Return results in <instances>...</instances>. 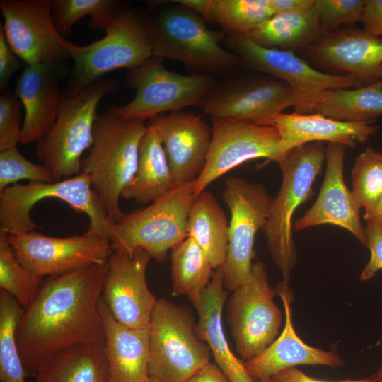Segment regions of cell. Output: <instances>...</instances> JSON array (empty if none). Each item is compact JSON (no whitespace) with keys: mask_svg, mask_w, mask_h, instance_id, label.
I'll list each match as a JSON object with an SVG mask.
<instances>
[{"mask_svg":"<svg viewBox=\"0 0 382 382\" xmlns=\"http://www.w3.org/2000/svg\"><path fill=\"white\" fill-rule=\"evenodd\" d=\"M204 20L216 23L226 35H245L274 15L270 0H177Z\"/></svg>","mask_w":382,"mask_h":382,"instance_id":"31","label":"cell"},{"mask_svg":"<svg viewBox=\"0 0 382 382\" xmlns=\"http://www.w3.org/2000/svg\"><path fill=\"white\" fill-rule=\"evenodd\" d=\"M232 291L226 308L227 322L236 352L245 361L278 337L282 315L274 303L275 291L262 262H253L247 279Z\"/></svg>","mask_w":382,"mask_h":382,"instance_id":"12","label":"cell"},{"mask_svg":"<svg viewBox=\"0 0 382 382\" xmlns=\"http://www.w3.org/2000/svg\"><path fill=\"white\" fill-rule=\"evenodd\" d=\"M307 53L324 72L340 73L361 86L379 81L382 38L363 29H342L324 34L308 46Z\"/></svg>","mask_w":382,"mask_h":382,"instance_id":"19","label":"cell"},{"mask_svg":"<svg viewBox=\"0 0 382 382\" xmlns=\"http://www.w3.org/2000/svg\"><path fill=\"white\" fill-rule=\"evenodd\" d=\"M361 22L364 30L376 37L382 36V0H366Z\"/></svg>","mask_w":382,"mask_h":382,"instance_id":"43","label":"cell"},{"mask_svg":"<svg viewBox=\"0 0 382 382\" xmlns=\"http://www.w3.org/2000/svg\"><path fill=\"white\" fill-rule=\"evenodd\" d=\"M7 238L18 262L41 279L105 265L113 253L108 239L87 231L64 238L30 231Z\"/></svg>","mask_w":382,"mask_h":382,"instance_id":"14","label":"cell"},{"mask_svg":"<svg viewBox=\"0 0 382 382\" xmlns=\"http://www.w3.org/2000/svg\"><path fill=\"white\" fill-rule=\"evenodd\" d=\"M291 87L278 79L236 77L216 82L200 108L213 117H226L264 125L273 115L294 107Z\"/></svg>","mask_w":382,"mask_h":382,"instance_id":"16","label":"cell"},{"mask_svg":"<svg viewBox=\"0 0 382 382\" xmlns=\"http://www.w3.org/2000/svg\"><path fill=\"white\" fill-rule=\"evenodd\" d=\"M222 197L231 219L227 253L221 268L225 289L233 291L249 276L255 236L266 224L273 198L263 185L234 176L226 178Z\"/></svg>","mask_w":382,"mask_h":382,"instance_id":"13","label":"cell"},{"mask_svg":"<svg viewBox=\"0 0 382 382\" xmlns=\"http://www.w3.org/2000/svg\"><path fill=\"white\" fill-rule=\"evenodd\" d=\"M272 382H373V377L347 378L339 381H325L308 376L296 367L284 369L272 378Z\"/></svg>","mask_w":382,"mask_h":382,"instance_id":"44","label":"cell"},{"mask_svg":"<svg viewBox=\"0 0 382 382\" xmlns=\"http://www.w3.org/2000/svg\"><path fill=\"white\" fill-rule=\"evenodd\" d=\"M105 30L103 38L85 46L63 40L74 61L69 96H76L109 72L134 69L153 57L146 17L137 11L125 8Z\"/></svg>","mask_w":382,"mask_h":382,"instance_id":"5","label":"cell"},{"mask_svg":"<svg viewBox=\"0 0 382 382\" xmlns=\"http://www.w3.org/2000/svg\"><path fill=\"white\" fill-rule=\"evenodd\" d=\"M364 219L382 226V195L371 208L364 210Z\"/></svg>","mask_w":382,"mask_h":382,"instance_id":"47","label":"cell"},{"mask_svg":"<svg viewBox=\"0 0 382 382\" xmlns=\"http://www.w3.org/2000/svg\"><path fill=\"white\" fill-rule=\"evenodd\" d=\"M228 49L240 64L286 83L292 89L294 112L313 113L320 96L326 91L361 86L349 76L335 75L312 67L294 52L262 47L245 35H226Z\"/></svg>","mask_w":382,"mask_h":382,"instance_id":"10","label":"cell"},{"mask_svg":"<svg viewBox=\"0 0 382 382\" xmlns=\"http://www.w3.org/2000/svg\"><path fill=\"white\" fill-rule=\"evenodd\" d=\"M245 35L265 47L294 52L307 48L323 33L314 5L302 12L274 14Z\"/></svg>","mask_w":382,"mask_h":382,"instance_id":"28","label":"cell"},{"mask_svg":"<svg viewBox=\"0 0 382 382\" xmlns=\"http://www.w3.org/2000/svg\"><path fill=\"white\" fill-rule=\"evenodd\" d=\"M227 297L221 267L214 270L211 280L192 303L198 313L195 332L209 347L214 363L229 382H258L247 371L244 361L232 352L222 325V312Z\"/></svg>","mask_w":382,"mask_h":382,"instance_id":"25","label":"cell"},{"mask_svg":"<svg viewBox=\"0 0 382 382\" xmlns=\"http://www.w3.org/2000/svg\"><path fill=\"white\" fill-rule=\"evenodd\" d=\"M147 128L144 121L122 117L114 107L96 120L93 144L81 161V173L90 176L94 191L114 223L125 214L120 207V198L135 175Z\"/></svg>","mask_w":382,"mask_h":382,"instance_id":"2","label":"cell"},{"mask_svg":"<svg viewBox=\"0 0 382 382\" xmlns=\"http://www.w3.org/2000/svg\"><path fill=\"white\" fill-rule=\"evenodd\" d=\"M263 126L274 127L280 136L281 156L289 151L311 142L340 144L355 147L376 134L379 126L370 122H347L319 113L279 112ZM280 156V157H281Z\"/></svg>","mask_w":382,"mask_h":382,"instance_id":"23","label":"cell"},{"mask_svg":"<svg viewBox=\"0 0 382 382\" xmlns=\"http://www.w3.org/2000/svg\"><path fill=\"white\" fill-rule=\"evenodd\" d=\"M212 121L210 146L204 166L195 180V197L246 161L266 158L277 162L280 158V136L274 127L226 117H213Z\"/></svg>","mask_w":382,"mask_h":382,"instance_id":"15","label":"cell"},{"mask_svg":"<svg viewBox=\"0 0 382 382\" xmlns=\"http://www.w3.org/2000/svg\"><path fill=\"white\" fill-rule=\"evenodd\" d=\"M373 382H382V358L379 362V365L376 374L372 376Z\"/></svg>","mask_w":382,"mask_h":382,"instance_id":"48","label":"cell"},{"mask_svg":"<svg viewBox=\"0 0 382 382\" xmlns=\"http://www.w3.org/2000/svg\"><path fill=\"white\" fill-rule=\"evenodd\" d=\"M99 311L104 331V352L113 382H144L150 360L149 330L129 328L112 315L102 298Z\"/></svg>","mask_w":382,"mask_h":382,"instance_id":"26","label":"cell"},{"mask_svg":"<svg viewBox=\"0 0 382 382\" xmlns=\"http://www.w3.org/2000/svg\"><path fill=\"white\" fill-rule=\"evenodd\" d=\"M146 21L153 57L175 59L210 74L227 72L240 64L238 57L221 45L226 35L209 29L190 8L181 4L163 7Z\"/></svg>","mask_w":382,"mask_h":382,"instance_id":"4","label":"cell"},{"mask_svg":"<svg viewBox=\"0 0 382 382\" xmlns=\"http://www.w3.org/2000/svg\"><path fill=\"white\" fill-rule=\"evenodd\" d=\"M144 382H164L155 377L149 376Z\"/></svg>","mask_w":382,"mask_h":382,"instance_id":"49","label":"cell"},{"mask_svg":"<svg viewBox=\"0 0 382 382\" xmlns=\"http://www.w3.org/2000/svg\"><path fill=\"white\" fill-rule=\"evenodd\" d=\"M54 182L50 170L43 164L26 159L17 147L0 151V192L18 181Z\"/></svg>","mask_w":382,"mask_h":382,"instance_id":"38","label":"cell"},{"mask_svg":"<svg viewBox=\"0 0 382 382\" xmlns=\"http://www.w3.org/2000/svg\"><path fill=\"white\" fill-rule=\"evenodd\" d=\"M6 40L26 65L57 64L69 57L52 11V0H1Z\"/></svg>","mask_w":382,"mask_h":382,"instance_id":"17","label":"cell"},{"mask_svg":"<svg viewBox=\"0 0 382 382\" xmlns=\"http://www.w3.org/2000/svg\"><path fill=\"white\" fill-rule=\"evenodd\" d=\"M352 193L359 208H371L382 195V151L366 147L352 169Z\"/></svg>","mask_w":382,"mask_h":382,"instance_id":"37","label":"cell"},{"mask_svg":"<svg viewBox=\"0 0 382 382\" xmlns=\"http://www.w3.org/2000/svg\"><path fill=\"white\" fill-rule=\"evenodd\" d=\"M195 183L175 184L147 207L125 214L112 228V251L132 254L141 248L157 262L165 261L168 252L187 237L188 214L196 197Z\"/></svg>","mask_w":382,"mask_h":382,"instance_id":"7","label":"cell"},{"mask_svg":"<svg viewBox=\"0 0 382 382\" xmlns=\"http://www.w3.org/2000/svg\"><path fill=\"white\" fill-rule=\"evenodd\" d=\"M345 149L342 144L328 143L325 149V176L320 192L311 207L296 220L293 228L299 231L323 224L340 226L366 247L367 238L360 221V208L344 180Z\"/></svg>","mask_w":382,"mask_h":382,"instance_id":"20","label":"cell"},{"mask_svg":"<svg viewBox=\"0 0 382 382\" xmlns=\"http://www.w3.org/2000/svg\"><path fill=\"white\" fill-rule=\"evenodd\" d=\"M47 198L59 199L86 214L89 219L87 231L110 241L115 223L94 191L90 176L84 173L51 183H16L1 191L0 231L14 235L40 228L30 213L35 204Z\"/></svg>","mask_w":382,"mask_h":382,"instance_id":"8","label":"cell"},{"mask_svg":"<svg viewBox=\"0 0 382 382\" xmlns=\"http://www.w3.org/2000/svg\"><path fill=\"white\" fill-rule=\"evenodd\" d=\"M35 377V382H106L110 373L103 345H79L60 351Z\"/></svg>","mask_w":382,"mask_h":382,"instance_id":"30","label":"cell"},{"mask_svg":"<svg viewBox=\"0 0 382 382\" xmlns=\"http://www.w3.org/2000/svg\"><path fill=\"white\" fill-rule=\"evenodd\" d=\"M277 292L284 309L283 330L261 353L244 361L250 375L258 382H272L274 375L298 365H320L333 369L344 366L345 361L336 351L311 347L297 335L292 321L293 296L289 282H280Z\"/></svg>","mask_w":382,"mask_h":382,"instance_id":"21","label":"cell"},{"mask_svg":"<svg viewBox=\"0 0 382 382\" xmlns=\"http://www.w3.org/2000/svg\"><path fill=\"white\" fill-rule=\"evenodd\" d=\"M175 185L172 171L158 131L148 125L141 141L137 168L122 197L139 204L151 203Z\"/></svg>","mask_w":382,"mask_h":382,"instance_id":"27","label":"cell"},{"mask_svg":"<svg viewBox=\"0 0 382 382\" xmlns=\"http://www.w3.org/2000/svg\"><path fill=\"white\" fill-rule=\"evenodd\" d=\"M106 382H113V381L110 378Z\"/></svg>","mask_w":382,"mask_h":382,"instance_id":"51","label":"cell"},{"mask_svg":"<svg viewBox=\"0 0 382 382\" xmlns=\"http://www.w3.org/2000/svg\"><path fill=\"white\" fill-rule=\"evenodd\" d=\"M116 88L110 79H99L74 96L62 97L52 127L38 141L35 154L57 181L81 173L82 155L93 144V127L102 98Z\"/></svg>","mask_w":382,"mask_h":382,"instance_id":"6","label":"cell"},{"mask_svg":"<svg viewBox=\"0 0 382 382\" xmlns=\"http://www.w3.org/2000/svg\"><path fill=\"white\" fill-rule=\"evenodd\" d=\"M274 14L297 13L311 9L316 0H270Z\"/></svg>","mask_w":382,"mask_h":382,"instance_id":"45","label":"cell"},{"mask_svg":"<svg viewBox=\"0 0 382 382\" xmlns=\"http://www.w3.org/2000/svg\"><path fill=\"white\" fill-rule=\"evenodd\" d=\"M365 4L366 0H316L323 35L342 24L361 21Z\"/></svg>","mask_w":382,"mask_h":382,"instance_id":"39","label":"cell"},{"mask_svg":"<svg viewBox=\"0 0 382 382\" xmlns=\"http://www.w3.org/2000/svg\"><path fill=\"white\" fill-rule=\"evenodd\" d=\"M108 263L47 277L23 309L17 342L28 375L57 353L79 345H103L99 302Z\"/></svg>","mask_w":382,"mask_h":382,"instance_id":"1","label":"cell"},{"mask_svg":"<svg viewBox=\"0 0 382 382\" xmlns=\"http://www.w3.org/2000/svg\"><path fill=\"white\" fill-rule=\"evenodd\" d=\"M42 282V279L18 262L7 234L0 231V289L13 296L24 309L34 300Z\"/></svg>","mask_w":382,"mask_h":382,"instance_id":"36","label":"cell"},{"mask_svg":"<svg viewBox=\"0 0 382 382\" xmlns=\"http://www.w3.org/2000/svg\"><path fill=\"white\" fill-rule=\"evenodd\" d=\"M124 8L122 2L115 0H52L54 24L63 35L87 16L90 28L105 30Z\"/></svg>","mask_w":382,"mask_h":382,"instance_id":"35","label":"cell"},{"mask_svg":"<svg viewBox=\"0 0 382 382\" xmlns=\"http://www.w3.org/2000/svg\"><path fill=\"white\" fill-rule=\"evenodd\" d=\"M325 161L323 142H311L289 151L276 162L281 170L282 184L272 199L262 231L272 260L286 282L297 261L293 238L294 215L311 197L313 184Z\"/></svg>","mask_w":382,"mask_h":382,"instance_id":"3","label":"cell"},{"mask_svg":"<svg viewBox=\"0 0 382 382\" xmlns=\"http://www.w3.org/2000/svg\"><path fill=\"white\" fill-rule=\"evenodd\" d=\"M228 228L226 215L214 195L208 190L197 195L188 214L187 236L203 250L214 270L225 262Z\"/></svg>","mask_w":382,"mask_h":382,"instance_id":"29","label":"cell"},{"mask_svg":"<svg viewBox=\"0 0 382 382\" xmlns=\"http://www.w3.org/2000/svg\"><path fill=\"white\" fill-rule=\"evenodd\" d=\"M20 67L19 57L8 45L3 28L0 25V86L1 88L7 85Z\"/></svg>","mask_w":382,"mask_h":382,"instance_id":"42","label":"cell"},{"mask_svg":"<svg viewBox=\"0 0 382 382\" xmlns=\"http://www.w3.org/2000/svg\"><path fill=\"white\" fill-rule=\"evenodd\" d=\"M21 105L14 94L4 93L0 96V151L15 148L21 141Z\"/></svg>","mask_w":382,"mask_h":382,"instance_id":"40","label":"cell"},{"mask_svg":"<svg viewBox=\"0 0 382 382\" xmlns=\"http://www.w3.org/2000/svg\"><path fill=\"white\" fill-rule=\"evenodd\" d=\"M313 113L347 122H370L382 116V81L353 88L328 90Z\"/></svg>","mask_w":382,"mask_h":382,"instance_id":"32","label":"cell"},{"mask_svg":"<svg viewBox=\"0 0 382 382\" xmlns=\"http://www.w3.org/2000/svg\"><path fill=\"white\" fill-rule=\"evenodd\" d=\"M23 312L18 301L0 289V381L25 382L24 368L17 342L18 326Z\"/></svg>","mask_w":382,"mask_h":382,"instance_id":"34","label":"cell"},{"mask_svg":"<svg viewBox=\"0 0 382 382\" xmlns=\"http://www.w3.org/2000/svg\"><path fill=\"white\" fill-rule=\"evenodd\" d=\"M151 255L138 248L132 254L113 251L108 261L102 298L113 317L132 328H148L157 300L146 279Z\"/></svg>","mask_w":382,"mask_h":382,"instance_id":"18","label":"cell"},{"mask_svg":"<svg viewBox=\"0 0 382 382\" xmlns=\"http://www.w3.org/2000/svg\"><path fill=\"white\" fill-rule=\"evenodd\" d=\"M185 382H229L214 362H209Z\"/></svg>","mask_w":382,"mask_h":382,"instance_id":"46","label":"cell"},{"mask_svg":"<svg viewBox=\"0 0 382 382\" xmlns=\"http://www.w3.org/2000/svg\"><path fill=\"white\" fill-rule=\"evenodd\" d=\"M52 64L26 65L17 79L14 95L24 108L20 144L38 142L52 127L62 97Z\"/></svg>","mask_w":382,"mask_h":382,"instance_id":"24","label":"cell"},{"mask_svg":"<svg viewBox=\"0 0 382 382\" xmlns=\"http://www.w3.org/2000/svg\"><path fill=\"white\" fill-rule=\"evenodd\" d=\"M366 247L371 256L360 274L361 282L369 280L382 270V226L370 221H366Z\"/></svg>","mask_w":382,"mask_h":382,"instance_id":"41","label":"cell"},{"mask_svg":"<svg viewBox=\"0 0 382 382\" xmlns=\"http://www.w3.org/2000/svg\"><path fill=\"white\" fill-rule=\"evenodd\" d=\"M378 78L380 80L382 81V64L381 65L379 70H378Z\"/></svg>","mask_w":382,"mask_h":382,"instance_id":"50","label":"cell"},{"mask_svg":"<svg viewBox=\"0 0 382 382\" xmlns=\"http://www.w3.org/2000/svg\"><path fill=\"white\" fill-rule=\"evenodd\" d=\"M150 121L161 137L175 184L196 180L205 164L212 128L201 115L180 110Z\"/></svg>","mask_w":382,"mask_h":382,"instance_id":"22","label":"cell"},{"mask_svg":"<svg viewBox=\"0 0 382 382\" xmlns=\"http://www.w3.org/2000/svg\"><path fill=\"white\" fill-rule=\"evenodd\" d=\"M148 330L149 376L185 382L210 362V349L197 335L193 316L186 307L158 299Z\"/></svg>","mask_w":382,"mask_h":382,"instance_id":"9","label":"cell"},{"mask_svg":"<svg viewBox=\"0 0 382 382\" xmlns=\"http://www.w3.org/2000/svg\"><path fill=\"white\" fill-rule=\"evenodd\" d=\"M172 294L192 302L209 284L214 268L203 250L187 236L171 250Z\"/></svg>","mask_w":382,"mask_h":382,"instance_id":"33","label":"cell"},{"mask_svg":"<svg viewBox=\"0 0 382 382\" xmlns=\"http://www.w3.org/2000/svg\"><path fill=\"white\" fill-rule=\"evenodd\" d=\"M126 82L135 89L134 98L115 108L125 118L145 121L187 106H199L216 84L212 74H178L166 69L163 59L152 57L129 69Z\"/></svg>","mask_w":382,"mask_h":382,"instance_id":"11","label":"cell"}]
</instances>
